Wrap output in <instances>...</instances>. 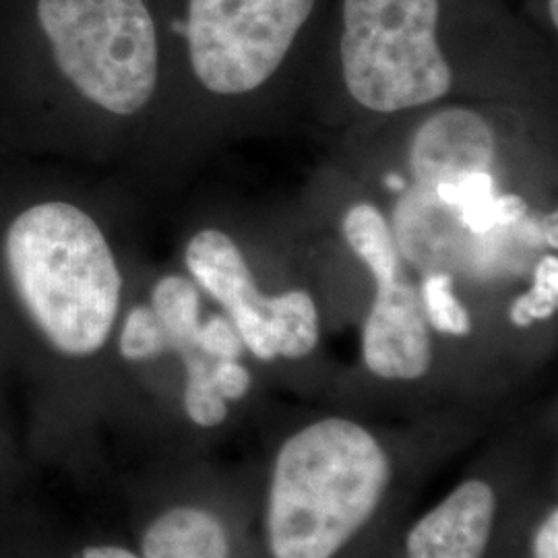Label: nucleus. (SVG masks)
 <instances>
[{"mask_svg": "<svg viewBox=\"0 0 558 558\" xmlns=\"http://www.w3.org/2000/svg\"><path fill=\"white\" fill-rule=\"evenodd\" d=\"M184 359L186 387H184V410L186 416L197 426L214 428L228 418V403L221 398L211 379V366L199 352H191Z\"/></svg>", "mask_w": 558, "mask_h": 558, "instance_id": "nucleus-15", "label": "nucleus"}, {"mask_svg": "<svg viewBox=\"0 0 558 558\" xmlns=\"http://www.w3.org/2000/svg\"><path fill=\"white\" fill-rule=\"evenodd\" d=\"M120 356L129 362L158 359L168 348V339L151 306H135L122 325Z\"/></svg>", "mask_w": 558, "mask_h": 558, "instance_id": "nucleus-16", "label": "nucleus"}, {"mask_svg": "<svg viewBox=\"0 0 558 558\" xmlns=\"http://www.w3.org/2000/svg\"><path fill=\"white\" fill-rule=\"evenodd\" d=\"M184 263L201 288L230 313L242 343L259 360L278 359L269 327L274 296L260 294L236 242L220 230H203L189 242Z\"/></svg>", "mask_w": 558, "mask_h": 558, "instance_id": "nucleus-7", "label": "nucleus"}, {"mask_svg": "<svg viewBox=\"0 0 558 558\" xmlns=\"http://www.w3.org/2000/svg\"><path fill=\"white\" fill-rule=\"evenodd\" d=\"M385 184H387V189L389 191H393V193H401V191H405V180L401 179V174H396V172H391V174H387V179H385Z\"/></svg>", "mask_w": 558, "mask_h": 558, "instance_id": "nucleus-23", "label": "nucleus"}, {"mask_svg": "<svg viewBox=\"0 0 558 558\" xmlns=\"http://www.w3.org/2000/svg\"><path fill=\"white\" fill-rule=\"evenodd\" d=\"M315 0H191L186 40L197 80L214 94L260 87L290 52Z\"/></svg>", "mask_w": 558, "mask_h": 558, "instance_id": "nucleus-5", "label": "nucleus"}, {"mask_svg": "<svg viewBox=\"0 0 558 558\" xmlns=\"http://www.w3.org/2000/svg\"><path fill=\"white\" fill-rule=\"evenodd\" d=\"M437 25L439 0H345L341 66L350 96L385 114L442 98L453 73Z\"/></svg>", "mask_w": 558, "mask_h": 558, "instance_id": "nucleus-4", "label": "nucleus"}, {"mask_svg": "<svg viewBox=\"0 0 558 558\" xmlns=\"http://www.w3.org/2000/svg\"><path fill=\"white\" fill-rule=\"evenodd\" d=\"M420 300L428 325L439 333L456 338H465L472 333L470 313L453 292L451 274H428L422 283Z\"/></svg>", "mask_w": 558, "mask_h": 558, "instance_id": "nucleus-14", "label": "nucleus"}, {"mask_svg": "<svg viewBox=\"0 0 558 558\" xmlns=\"http://www.w3.org/2000/svg\"><path fill=\"white\" fill-rule=\"evenodd\" d=\"M143 558H230V538L218 515L201 507H172L141 539Z\"/></svg>", "mask_w": 558, "mask_h": 558, "instance_id": "nucleus-11", "label": "nucleus"}, {"mask_svg": "<svg viewBox=\"0 0 558 558\" xmlns=\"http://www.w3.org/2000/svg\"><path fill=\"white\" fill-rule=\"evenodd\" d=\"M80 558H143L137 553L117 544H94L83 548Z\"/></svg>", "mask_w": 558, "mask_h": 558, "instance_id": "nucleus-21", "label": "nucleus"}, {"mask_svg": "<svg viewBox=\"0 0 558 558\" xmlns=\"http://www.w3.org/2000/svg\"><path fill=\"white\" fill-rule=\"evenodd\" d=\"M60 73L104 110L131 117L158 85V34L145 0H38Z\"/></svg>", "mask_w": 558, "mask_h": 558, "instance_id": "nucleus-3", "label": "nucleus"}, {"mask_svg": "<svg viewBox=\"0 0 558 558\" xmlns=\"http://www.w3.org/2000/svg\"><path fill=\"white\" fill-rule=\"evenodd\" d=\"M495 518V488L484 480H465L414 523L405 558H484Z\"/></svg>", "mask_w": 558, "mask_h": 558, "instance_id": "nucleus-8", "label": "nucleus"}, {"mask_svg": "<svg viewBox=\"0 0 558 558\" xmlns=\"http://www.w3.org/2000/svg\"><path fill=\"white\" fill-rule=\"evenodd\" d=\"M534 558H558V511H550L539 523L532 542Z\"/></svg>", "mask_w": 558, "mask_h": 558, "instance_id": "nucleus-20", "label": "nucleus"}, {"mask_svg": "<svg viewBox=\"0 0 558 558\" xmlns=\"http://www.w3.org/2000/svg\"><path fill=\"white\" fill-rule=\"evenodd\" d=\"M151 311L160 320L170 350L182 356L199 352L201 299L195 283L180 276L161 278L151 292Z\"/></svg>", "mask_w": 558, "mask_h": 558, "instance_id": "nucleus-12", "label": "nucleus"}, {"mask_svg": "<svg viewBox=\"0 0 558 558\" xmlns=\"http://www.w3.org/2000/svg\"><path fill=\"white\" fill-rule=\"evenodd\" d=\"M343 236L377 281V296L364 323L362 356L373 375L416 380L433 364V341L420 292L403 276L401 253L373 203L354 205L343 220Z\"/></svg>", "mask_w": 558, "mask_h": 558, "instance_id": "nucleus-6", "label": "nucleus"}, {"mask_svg": "<svg viewBox=\"0 0 558 558\" xmlns=\"http://www.w3.org/2000/svg\"><path fill=\"white\" fill-rule=\"evenodd\" d=\"M9 278L25 313L64 356L100 352L119 315V265L98 223L71 203H40L4 239Z\"/></svg>", "mask_w": 558, "mask_h": 558, "instance_id": "nucleus-2", "label": "nucleus"}, {"mask_svg": "<svg viewBox=\"0 0 558 558\" xmlns=\"http://www.w3.org/2000/svg\"><path fill=\"white\" fill-rule=\"evenodd\" d=\"M242 348L244 343L232 320L226 317H211L201 323L197 350L203 356L216 360H239Z\"/></svg>", "mask_w": 558, "mask_h": 558, "instance_id": "nucleus-18", "label": "nucleus"}, {"mask_svg": "<svg viewBox=\"0 0 558 558\" xmlns=\"http://www.w3.org/2000/svg\"><path fill=\"white\" fill-rule=\"evenodd\" d=\"M211 379L221 398L226 401L242 399L251 389V373L240 364L239 360H218L211 366Z\"/></svg>", "mask_w": 558, "mask_h": 558, "instance_id": "nucleus-19", "label": "nucleus"}, {"mask_svg": "<svg viewBox=\"0 0 558 558\" xmlns=\"http://www.w3.org/2000/svg\"><path fill=\"white\" fill-rule=\"evenodd\" d=\"M548 11H550V20L557 25L558 23V0H550L548 2Z\"/></svg>", "mask_w": 558, "mask_h": 558, "instance_id": "nucleus-24", "label": "nucleus"}, {"mask_svg": "<svg viewBox=\"0 0 558 558\" xmlns=\"http://www.w3.org/2000/svg\"><path fill=\"white\" fill-rule=\"evenodd\" d=\"M389 478V456L359 422L325 418L292 435L267 495L274 558H336L375 515Z\"/></svg>", "mask_w": 558, "mask_h": 558, "instance_id": "nucleus-1", "label": "nucleus"}, {"mask_svg": "<svg viewBox=\"0 0 558 558\" xmlns=\"http://www.w3.org/2000/svg\"><path fill=\"white\" fill-rule=\"evenodd\" d=\"M398 248L414 265L430 267L456 259L476 239L459 216L458 207L437 199L435 191L414 186L396 209Z\"/></svg>", "mask_w": 558, "mask_h": 558, "instance_id": "nucleus-10", "label": "nucleus"}, {"mask_svg": "<svg viewBox=\"0 0 558 558\" xmlns=\"http://www.w3.org/2000/svg\"><path fill=\"white\" fill-rule=\"evenodd\" d=\"M557 228V211H555L550 218H546V223H544V240H546L553 248H557L558 246Z\"/></svg>", "mask_w": 558, "mask_h": 558, "instance_id": "nucleus-22", "label": "nucleus"}, {"mask_svg": "<svg viewBox=\"0 0 558 558\" xmlns=\"http://www.w3.org/2000/svg\"><path fill=\"white\" fill-rule=\"evenodd\" d=\"M558 308V259L544 257L534 274V286L527 294L519 296L511 306V320L515 327H530L534 320L550 319Z\"/></svg>", "mask_w": 558, "mask_h": 558, "instance_id": "nucleus-17", "label": "nucleus"}, {"mask_svg": "<svg viewBox=\"0 0 558 558\" xmlns=\"http://www.w3.org/2000/svg\"><path fill=\"white\" fill-rule=\"evenodd\" d=\"M495 133L488 122L465 108L437 112L420 126L410 166L420 189L435 191L440 182H456L474 172H490Z\"/></svg>", "mask_w": 558, "mask_h": 558, "instance_id": "nucleus-9", "label": "nucleus"}, {"mask_svg": "<svg viewBox=\"0 0 558 558\" xmlns=\"http://www.w3.org/2000/svg\"><path fill=\"white\" fill-rule=\"evenodd\" d=\"M269 327L278 359L308 356L319 341V313L315 300L302 290L274 296Z\"/></svg>", "mask_w": 558, "mask_h": 558, "instance_id": "nucleus-13", "label": "nucleus"}]
</instances>
